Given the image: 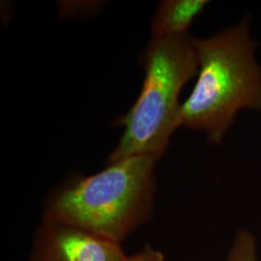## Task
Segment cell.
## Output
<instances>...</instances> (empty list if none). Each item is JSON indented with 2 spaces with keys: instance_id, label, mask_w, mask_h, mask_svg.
<instances>
[{
  "instance_id": "1",
  "label": "cell",
  "mask_w": 261,
  "mask_h": 261,
  "mask_svg": "<svg viewBox=\"0 0 261 261\" xmlns=\"http://www.w3.org/2000/svg\"><path fill=\"white\" fill-rule=\"evenodd\" d=\"M198 79L182 103L179 125L203 130L220 144L243 109L261 111V66L257 44L244 19L211 37L195 39Z\"/></svg>"
},
{
  "instance_id": "2",
  "label": "cell",
  "mask_w": 261,
  "mask_h": 261,
  "mask_svg": "<svg viewBox=\"0 0 261 261\" xmlns=\"http://www.w3.org/2000/svg\"><path fill=\"white\" fill-rule=\"evenodd\" d=\"M156 163L148 156H135L110 163L92 175L69 179L47 198L43 220L121 244L152 213Z\"/></svg>"
},
{
  "instance_id": "3",
  "label": "cell",
  "mask_w": 261,
  "mask_h": 261,
  "mask_svg": "<svg viewBox=\"0 0 261 261\" xmlns=\"http://www.w3.org/2000/svg\"><path fill=\"white\" fill-rule=\"evenodd\" d=\"M141 64L145 73L142 88L130 111L117 120L124 132L110 163L135 156L158 162L163 156L180 127L181 90L198 70L195 38L189 33L154 37Z\"/></svg>"
},
{
  "instance_id": "4",
  "label": "cell",
  "mask_w": 261,
  "mask_h": 261,
  "mask_svg": "<svg viewBox=\"0 0 261 261\" xmlns=\"http://www.w3.org/2000/svg\"><path fill=\"white\" fill-rule=\"evenodd\" d=\"M120 243L75 225L43 220L34 236L30 261H125Z\"/></svg>"
},
{
  "instance_id": "5",
  "label": "cell",
  "mask_w": 261,
  "mask_h": 261,
  "mask_svg": "<svg viewBox=\"0 0 261 261\" xmlns=\"http://www.w3.org/2000/svg\"><path fill=\"white\" fill-rule=\"evenodd\" d=\"M208 3L206 0L161 1L151 24L154 37L188 34V29Z\"/></svg>"
},
{
  "instance_id": "6",
  "label": "cell",
  "mask_w": 261,
  "mask_h": 261,
  "mask_svg": "<svg viewBox=\"0 0 261 261\" xmlns=\"http://www.w3.org/2000/svg\"><path fill=\"white\" fill-rule=\"evenodd\" d=\"M226 261H257L255 239L247 230L239 231Z\"/></svg>"
},
{
  "instance_id": "7",
  "label": "cell",
  "mask_w": 261,
  "mask_h": 261,
  "mask_svg": "<svg viewBox=\"0 0 261 261\" xmlns=\"http://www.w3.org/2000/svg\"><path fill=\"white\" fill-rule=\"evenodd\" d=\"M125 261H166V259L162 252L152 246L146 245L136 254L127 256Z\"/></svg>"
}]
</instances>
